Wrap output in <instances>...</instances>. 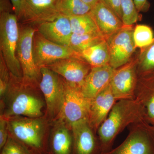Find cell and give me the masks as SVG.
I'll return each instance as SVG.
<instances>
[{"label":"cell","instance_id":"obj_31","mask_svg":"<svg viewBox=\"0 0 154 154\" xmlns=\"http://www.w3.org/2000/svg\"><path fill=\"white\" fill-rule=\"evenodd\" d=\"M112 11L122 20L121 0H100Z\"/></svg>","mask_w":154,"mask_h":154},{"label":"cell","instance_id":"obj_7","mask_svg":"<svg viewBox=\"0 0 154 154\" xmlns=\"http://www.w3.org/2000/svg\"><path fill=\"white\" fill-rule=\"evenodd\" d=\"M91 102V100L83 94L79 87L65 80L63 105L58 120L63 122L70 127L77 121L84 119H88Z\"/></svg>","mask_w":154,"mask_h":154},{"label":"cell","instance_id":"obj_29","mask_svg":"<svg viewBox=\"0 0 154 154\" xmlns=\"http://www.w3.org/2000/svg\"><path fill=\"white\" fill-rule=\"evenodd\" d=\"M11 79V73L4 57L0 54V96L1 99L7 92Z\"/></svg>","mask_w":154,"mask_h":154},{"label":"cell","instance_id":"obj_24","mask_svg":"<svg viewBox=\"0 0 154 154\" xmlns=\"http://www.w3.org/2000/svg\"><path fill=\"white\" fill-rule=\"evenodd\" d=\"M105 39V38L100 34L72 33L68 46L78 53L100 43Z\"/></svg>","mask_w":154,"mask_h":154},{"label":"cell","instance_id":"obj_20","mask_svg":"<svg viewBox=\"0 0 154 154\" xmlns=\"http://www.w3.org/2000/svg\"><path fill=\"white\" fill-rule=\"evenodd\" d=\"M77 57L91 65L92 67L109 64L110 52L106 39L82 52L77 53Z\"/></svg>","mask_w":154,"mask_h":154},{"label":"cell","instance_id":"obj_18","mask_svg":"<svg viewBox=\"0 0 154 154\" xmlns=\"http://www.w3.org/2000/svg\"><path fill=\"white\" fill-rule=\"evenodd\" d=\"M51 137L50 146L52 154H71L72 135L68 126L58 120L56 122Z\"/></svg>","mask_w":154,"mask_h":154},{"label":"cell","instance_id":"obj_15","mask_svg":"<svg viewBox=\"0 0 154 154\" xmlns=\"http://www.w3.org/2000/svg\"><path fill=\"white\" fill-rule=\"evenodd\" d=\"M89 14L105 39L124 26L122 20L115 12L100 0L92 8Z\"/></svg>","mask_w":154,"mask_h":154},{"label":"cell","instance_id":"obj_27","mask_svg":"<svg viewBox=\"0 0 154 154\" xmlns=\"http://www.w3.org/2000/svg\"><path fill=\"white\" fill-rule=\"evenodd\" d=\"M122 21L125 26H131L140 21L141 15L137 10L134 0H121Z\"/></svg>","mask_w":154,"mask_h":154},{"label":"cell","instance_id":"obj_2","mask_svg":"<svg viewBox=\"0 0 154 154\" xmlns=\"http://www.w3.org/2000/svg\"><path fill=\"white\" fill-rule=\"evenodd\" d=\"M145 107L137 99H122L116 101L108 116L98 129L104 149L127 127L146 119Z\"/></svg>","mask_w":154,"mask_h":154},{"label":"cell","instance_id":"obj_5","mask_svg":"<svg viewBox=\"0 0 154 154\" xmlns=\"http://www.w3.org/2000/svg\"><path fill=\"white\" fill-rule=\"evenodd\" d=\"M36 31L31 25L19 28L17 55L22 68L23 81L39 87L41 72L35 62L33 51V37Z\"/></svg>","mask_w":154,"mask_h":154},{"label":"cell","instance_id":"obj_22","mask_svg":"<svg viewBox=\"0 0 154 154\" xmlns=\"http://www.w3.org/2000/svg\"><path fill=\"white\" fill-rule=\"evenodd\" d=\"M136 57L138 76L154 72V38L150 44L140 49Z\"/></svg>","mask_w":154,"mask_h":154},{"label":"cell","instance_id":"obj_1","mask_svg":"<svg viewBox=\"0 0 154 154\" xmlns=\"http://www.w3.org/2000/svg\"><path fill=\"white\" fill-rule=\"evenodd\" d=\"M38 87L11 74L8 88L1 99V116L5 119L16 116L42 117L45 103L36 91Z\"/></svg>","mask_w":154,"mask_h":154},{"label":"cell","instance_id":"obj_21","mask_svg":"<svg viewBox=\"0 0 154 154\" xmlns=\"http://www.w3.org/2000/svg\"><path fill=\"white\" fill-rule=\"evenodd\" d=\"M68 17L72 33L101 34L96 23L90 14Z\"/></svg>","mask_w":154,"mask_h":154},{"label":"cell","instance_id":"obj_10","mask_svg":"<svg viewBox=\"0 0 154 154\" xmlns=\"http://www.w3.org/2000/svg\"><path fill=\"white\" fill-rule=\"evenodd\" d=\"M33 51L35 62L39 68L60 60L77 57V53L69 46L49 41L37 31L33 37Z\"/></svg>","mask_w":154,"mask_h":154},{"label":"cell","instance_id":"obj_32","mask_svg":"<svg viewBox=\"0 0 154 154\" xmlns=\"http://www.w3.org/2000/svg\"><path fill=\"white\" fill-rule=\"evenodd\" d=\"M135 5L138 12L146 13L149 9L150 5L148 0H134Z\"/></svg>","mask_w":154,"mask_h":154},{"label":"cell","instance_id":"obj_35","mask_svg":"<svg viewBox=\"0 0 154 154\" xmlns=\"http://www.w3.org/2000/svg\"><path fill=\"white\" fill-rule=\"evenodd\" d=\"M33 154H42L41 152L33 150Z\"/></svg>","mask_w":154,"mask_h":154},{"label":"cell","instance_id":"obj_11","mask_svg":"<svg viewBox=\"0 0 154 154\" xmlns=\"http://www.w3.org/2000/svg\"><path fill=\"white\" fill-rule=\"evenodd\" d=\"M145 119L131 125L125 140L116 148L104 154H152Z\"/></svg>","mask_w":154,"mask_h":154},{"label":"cell","instance_id":"obj_25","mask_svg":"<svg viewBox=\"0 0 154 154\" xmlns=\"http://www.w3.org/2000/svg\"><path fill=\"white\" fill-rule=\"evenodd\" d=\"M18 22L35 25V19L26 0H10Z\"/></svg>","mask_w":154,"mask_h":154},{"label":"cell","instance_id":"obj_36","mask_svg":"<svg viewBox=\"0 0 154 154\" xmlns=\"http://www.w3.org/2000/svg\"><path fill=\"white\" fill-rule=\"evenodd\" d=\"M154 122V121H153Z\"/></svg>","mask_w":154,"mask_h":154},{"label":"cell","instance_id":"obj_8","mask_svg":"<svg viewBox=\"0 0 154 154\" xmlns=\"http://www.w3.org/2000/svg\"><path fill=\"white\" fill-rule=\"evenodd\" d=\"M134 26H124L106 39L109 52V65L119 68L129 62L136 51L133 38Z\"/></svg>","mask_w":154,"mask_h":154},{"label":"cell","instance_id":"obj_19","mask_svg":"<svg viewBox=\"0 0 154 154\" xmlns=\"http://www.w3.org/2000/svg\"><path fill=\"white\" fill-rule=\"evenodd\" d=\"M35 19V25L53 21L61 15L57 8V0H26Z\"/></svg>","mask_w":154,"mask_h":154},{"label":"cell","instance_id":"obj_23","mask_svg":"<svg viewBox=\"0 0 154 154\" xmlns=\"http://www.w3.org/2000/svg\"><path fill=\"white\" fill-rule=\"evenodd\" d=\"M92 8L82 0H57L60 14L68 17L89 14Z\"/></svg>","mask_w":154,"mask_h":154},{"label":"cell","instance_id":"obj_33","mask_svg":"<svg viewBox=\"0 0 154 154\" xmlns=\"http://www.w3.org/2000/svg\"><path fill=\"white\" fill-rule=\"evenodd\" d=\"M14 11L13 5L9 0H0V14L3 13H12Z\"/></svg>","mask_w":154,"mask_h":154},{"label":"cell","instance_id":"obj_12","mask_svg":"<svg viewBox=\"0 0 154 154\" xmlns=\"http://www.w3.org/2000/svg\"><path fill=\"white\" fill-rule=\"evenodd\" d=\"M46 67L62 77L67 82L80 88L92 68L78 57L60 60Z\"/></svg>","mask_w":154,"mask_h":154},{"label":"cell","instance_id":"obj_3","mask_svg":"<svg viewBox=\"0 0 154 154\" xmlns=\"http://www.w3.org/2000/svg\"><path fill=\"white\" fill-rule=\"evenodd\" d=\"M19 36L18 20L15 14H0V54H2L11 75L22 79V68L17 55Z\"/></svg>","mask_w":154,"mask_h":154},{"label":"cell","instance_id":"obj_17","mask_svg":"<svg viewBox=\"0 0 154 154\" xmlns=\"http://www.w3.org/2000/svg\"><path fill=\"white\" fill-rule=\"evenodd\" d=\"M75 154H93L96 140L88 119H84L71 125Z\"/></svg>","mask_w":154,"mask_h":154},{"label":"cell","instance_id":"obj_26","mask_svg":"<svg viewBox=\"0 0 154 154\" xmlns=\"http://www.w3.org/2000/svg\"><path fill=\"white\" fill-rule=\"evenodd\" d=\"M154 38L152 28L145 25H137L133 32V38L136 48L146 47L150 44Z\"/></svg>","mask_w":154,"mask_h":154},{"label":"cell","instance_id":"obj_13","mask_svg":"<svg viewBox=\"0 0 154 154\" xmlns=\"http://www.w3.org/2000/svg\"><path fill=\"white\" fill-rule=\"evenodd\" d=\"M115 70L109 64L92 67L80 88L86 98L92 100L107 88Z\"/></svg>","mask_w":154,"mask_h":154},{"label":"cell","instance_id":"obj_16","mask_svg":"<svg viewBox=\"0 0 154 154\" xmlns=\"http://www.w3.org/2000/svg\"><path fill=\"white\" fill-rule=\"evenodd\" d=\"M116 101L112 93L110 84L91 100L88 120L93 130H98Z\"/></svg>","mask_w":154,"mask_h":154},{"label":"cell","instance_id":"obj_14","mask_svg":"<svg viewBox=\"0 0 154 154\" xmlns=\"http://www.w3.org/2000/svg\"><path fill=\"white\" fill-rule=\"evenodd\" d=\"M37 31L49 41L68 46L72 32L69 17L60 15L57 19L37 25Z\"/></svg>","mask_w":154,"mask_h":154},{"label":"cell","instance_id":"obj_4","mask_svg":"<svg viewBox=\"0 0 154 154\" xmlns=\"http://www.w3.org/2000/svg\"><path fill=\"white\" fill-rule=\"evenodd\" d=\"M6 119L11 136L33 150L41 152L43 149L45 123L41 117L16 116Z\"/></svg>","mask_w":154,"mask_h":154},{"label":"cell","instance_id":"obj_9","mask_svg":"<svg viewBox=\"0 0 154 154\" xmlns=\"http://www.w3.org/2000/svg\"><path fill=\"white\" fill-rule=\"evenodd\" d=\"M138 78L135 55L129 62L115 69L110 86L116 101L135 98Z\"/></svg>","mask_w":154,"mask_h":154},{"label":"cell","instance_id":"obj_30","mask_svg":"<svg viewBox=\"0 0 154 154\" xmlns=\"http://www.w3.org/2000/svg\"><path fill=\"white\" fill-rule=\"evenodd\" d=\"M8 128L6 119L1 116L0 120V149H2L5 146L8 138Z\"/></svg>","mask_w":154,"mask_h":154},{"label":"cell","instance_id":"obj_34","mask_svg":"<svg viewBox=\"0 0 154 154\" xmlns=\"http://www.w3.org/2000/svg\"><path fill=\"white\" fill-rule=\"evenodd\" d=\"M82 1L91 7H93L99 0H82Z\"/></svg>","mask_w":154,"mask_h":154},{"label":"cell","instance_id":"obj_6","mask_svg":"<svg viewBox=\"0 0 154 154\" xmlns=\"http://www.w3.org/2000/svg\"><path fill=\"white\" fill-rule=\"evenodd\" d=\"M40 69L42 77L39 88L44 96L46 112L49 118H57L63 105L65 80L46 67Z\"/></svg>","mask_w":154,"mask_h":154},{"label":"cell","instance_id":"obj_28","mask_svg":"<svg viewBox=\"0 0 154 154\" xmlns=\"http://www.w3.org/2000/svg\"><path fill=\"white\" fill-rule=\"evenodd\" d=\"M2 149L1 154H33L28 146L10 135Z\"/></svg>","mask_w":154,"mask_h":154}]
</instances>
